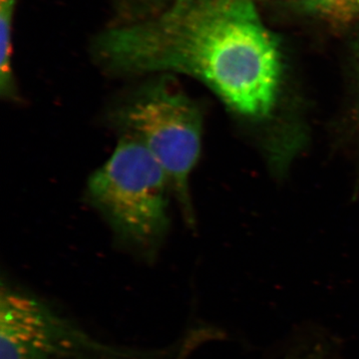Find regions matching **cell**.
I'll return each instance as SVG.
<instances>
[{"label": "cell", "instance_id": "1", "mask_svg": "<svg viewBox=\"0 0 359 359\" xmlns=\"http://www.w3.org/2000/svg\"><path fill=\"white\" fill-rule=\"evenodd\" d=\"M96 48L119 72L197 78L250 120L266 119L278 103L282 52L252 0H175L153 20L104 33Z\"/></svg>", "mask_w": 359, "mask_h": 359}, {"label": "cell", "instance_id": "2", "mask_svg": "<svg viewBox=\"0 0 359 359\" xmlns=\"http://www.w3.org/2000/svg\"><path fill=\"white\" fill-rule=\"evenodd\" d=\"M89 195L121 240L152 252L166 233L172 191L153 155L125 135L107 162L92 175Z\"/></svg>", "mask_w": 359, "mask_h": 359}, {"label": "cell", "instance_id": "3", "mask_svg": "<svg viewBox=\"0 0 359 359\" xmlns=\"http://www.w3.org/2000/svg\"><path fill=\"white\" fill-rule=\"evenodd\" d=\"M115 121L158 161L188 219L192 218L189 178L202 147L199 106L168 79L140 90L116 111Z\"/></svg>", "mask_w": 359, "mask_h": 359}, {"label": "cell", "instance_id": "4", "mask_svg": "<svg viewBox=\"0 0 359 359\" xmlns=\"http://www.w3.org/2000/svg\"><path fill=\"white\" fill-rule=\"evenodd\" d=\"M106 344L39 295L2 283L0 359H160Z\"/></svg>", "mask_w": 359, "mask_h": 359}, {"label": "cell", "instance_id": "5", "mask_svg": "<svg viewBox=\"0 0 359 359\" xmlns=\"http://www.w3.org/2000/svg\"><path fill=\"white\" fill-rule=\"evenodd\" d=\"M301 8L330 25L344 26L359 20V0H301Z\"/></svg>", "mask_w": 359, "mask_h": 359}, {"label": "cell", "instance_id": "6", "mask_svg": "<svg viewBox=\"0 0 359 359\" xmlns=\"http://www.w3.org/2000/svg\"><path fill=\"white\" fill-rule=\"evenodd\" d=\"M16 0H0L1 25V61H0V88L4 96L14 92L11 56H13V20Z\"/></svg>", "mask_w": 359, "mask_h": 359}, {"label": "cell", "instance_id": "7", "mask_svg": "<svg viewBox=\"0 0 359 359\" xmlns=\"http://www.w3.org/2000/svg\"><path fill=\"white\" fill-rule=\"evenodd\" d=\"M252 1H255V2H256V1H257V0H252Z\"/></svg>", "mask_w": 359, "mask_h": 359}]
</instances>
